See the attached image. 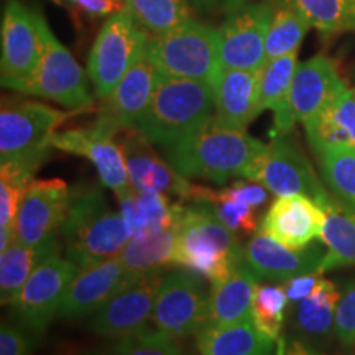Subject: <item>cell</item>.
<instances>
[{"label":"cell","mask_w":355,"mask_h":355,"mask_svg":"<svg viewBox=\"0 0 355 355\" xmlns=\"http://www.w3.org/2000/svg\"><path fill=\"white\" fill-rule=\"evenodd\" d=\"M350 3H352V6H354V8H355V0H350Z\"/></svg>","instance_id":"cell-47"},{"label":"cell","mask_w":355,"mask_h":355,"mask_svg":"<svg viewBox=\"0 0 355 355\" xmlns=\"http://www.w3.org/2000/svg\"><path fill=\"white\" fill-rule=\"evenodd\" d=\"M122 133L119 141L125 155L128 181L133 191L162 193L184 202H214V191L189 183L188 178L180 175L165 157L153 148L155 145L135 128H128Z\"/></svg>","instance_id":"cell-11"},{"label":"cell","mask_w":355,"mask_h":355,"mask_svg":"<svg viewBox=\"0 0 355 355\" xmlns=\"http://www.w3.org/2000/svg\"><path fill=\"white\" fill-rule=\"evenodd\" d=\"M194 12L202 13V15H220L237 10L247 6L248 0H188Z\"/></svg>","instance_id":"cell-45"},{"label":"cell","mask_w":355,"mask_h":355,"mask_svg":"<svg viewBox=\"0 0 355 355\" xmlns=\"http://www.w3.org/2000/svg\"><path fill=\"white\" fill-rule=\"evenodd\" d=\"M201 355H273L275 340L257 329L252 318L229 324H209L196 336Z\"/></svg>","instance_id":"cell-25"},{"label":"cell","mask_w":355,"mask_h":355,"mask_svg":"<svg viewBox=\"0 0 355 355\" xmlns=\"http://www.w3.org/2000/svg\"><path fill=\"white\" fill-rule=\"evenodd\" d=\"M78 270L73 260L60 254L44 260L8 304L15 322L35 336L46 331Z\"/></svg>","instance_id":"cell-14"},{"label":"cell","mask_w":355,"mask_h":355,"mask_svg":"<svg viewBox=\"0 0 355 355\" xmlns=\"http://www.w3.org/2000/svg\"><path fill=\"white\" fill-rule=\"evenodd\" d=\"M212 206H214L217 217L234 232L243 230V232L250 234L255 232L259 227V217H257L259 209L241 201V199L220 198L216 194Z\"/></svg>","instance_id":"cell-39"},{"label":"cell","mask_w":355,"mask_h":355,"mask_svg":"<svg viewBox=\"0 0 355 355\" xmlns=\"http://www.w3.org/2000/svg\"><path fill=\"white\" fill-rule=\"evenodd\" d=\"M265 146L247 130L220 127L212 117L184 139L163 148L162 153L180 175L224 184L232 178L248 180Z\"/></svg>","instance_id":"cell-1"},{"label":"cell","mask_w":355,"mask_h":355,"mask_svg":"<svg viewBox=\"0 0 355 355\" xmlns=\"http://www.w3.org/2000/svg\"><path fill=\"white\" fill-rule=\"evenodd\" d=\"M127 12L150 37L168 33L194 19L188 0H123Z\"/></svg>","instance_id":"cell-33"},{"label":"cell","mask_w":355,"mask_h":355,"mask_svg":"<svg viewBox=\"0 0 355 355\" xmlns=\"http://www.w3.org/2000/svg\"><path fill=\"white\" fill-rule=\"evenodd\" d=\"M340 291L329 279L319 278L309 296L296 303L293 326L304 339L326 343L336 332V311Z\"/></svg>","instance_id":"cell-28"},{"label":"cell","mask_w":355,"mask_h":355,"mask_svg":"<svg viewBox=\"0 0 355 355\" xmlns=\"http://www.w3.org/2000/svg\"><path fill=\"white\" fill-rule=\"evenodd\" d=\"M243 261V245L212 204L184 202L178 227L175 265L196 272L211 285L224 282Z\"/></svg>","instance_id":"cell-3"},{"label":"cell","mask_w":355,"mask_h":355,"mask_svg":"<svg viewBox=\"0 0 355 355\" xmlns=\"http://www.w3.org/2000/svg\"><path fill=\"white\" fill-rule=\"evenodd\" d=\"M290 304L282 285H257L252 300L250 318L261 334L272 340H278L286 319V308Z\"/></svg>","instance_id":"cell-37"},{"label":"cell","mask_w":355,"mask_h":355,"mask_svg":"<svg viewBox=\"0 0 355 355\" xmlns=\"http://www.w3.org/2000/svg\"><path fill=\"white\" fill-rule=\"evenodd\" d=\"M322 180L337 201L355 211V152L327 150L318 155Z\"/></svg>","instance_id":"cell-35"},{"label":"cell","mask_w":355,"mask_h":355,"mask_svg":"<svg viewBox=\"0 0 355 355\" xmlns=\"http://www.w3.org/2000/svg\"><path fill=\"white\" fill-rule=\"evenodd\" d=\"M117 199L133 235L178 225L184 209V201H173L166 194L141 193L132 188Z\"/></svg>","instance_id":"cell-30"},{"label":"cell","mask_w":355,"mask_h":355,"mask_svg":"<svg viewBox=\"0 0 355 355\" xmlns=\"http://www.w3.org/2000/svg\"><path fill=\"white\" fill-rule=\"evenodd\" d=\"M146 55L163 76L214 84L220 71L219 33L214 26L191 19L171 32L150 37Z\"/></svg>","instance_id":"cell-5"},{"label":"cell","mask_w":355,"mask_h":355,"mask_svg":"<svg viewBox=\"0 0 355 355\" xmlns=\"http://www.w3.org/2000/svg\"><path fill=\"white\" fill-rule=\"evenodd\" d=\"M178 227L180 224L132 235L125 248L119 254L128 277L166 272L175 265Z\"/></svg>","instance_id":"cell-26"},{"label":"cell","mask_w":355,"mask_h":355,"mask_svg":"<svg viewBox=\"0 0 355 355\" xmlns=\"http://www.w3.org/2000/svg\"><path fill=\"white\" fill-rule=\"evenodd\" d=\"M60 248L58 235H53L37 245H26V243L13 241L6 250L0 252V301L2 304H10L35 270L44 260L60 254Z\"/></svg>","instance_id":"cell-27"},{"label":"cell","mask_w":355,"mask_h":355,"mask_svg":"<svg viewBox=\"0 0 355 355\" xmlns=\"http://www.w3.org/2000/svg\"><path fill=\"white\" fill-rule=\"evenodd\" d=\"M270 144L257 158L248 181L263 184L275 196L303 194L318 204L329 194L309 159L290 133L270 137Z\"/></svg>","instance_id":"cell-13"},{"label":"cell","mask_w":355,"mask_h":355,"mask_svg":"<svg viewBox=\"0 0 355 355\" xmlns=\"http://www.w3.org/2000/svg\"><path fill=\"white\" fill-rule=\"evenodd\" d=\"M324 257L326 248L319 243H311L301 250H290L261 230L243 245V260L257 278L279 283L300 275H322Z\"/></svg>","instance_id":"cell-20"},{"label":"cell","mask_w":355,"mask_h":355,"mask_svg":"<svg viewBox=\"0 0 355 355\" xmlns=\"http://www.w3.org/2000/svg\"><path fill=\"white\" fill-rule=\"evenodd\" d=\"M303 125L316 155L327 150L355 152V87H345Z\"/></svg>","instance_id":"cell-24"},{"label":"cell","mask_w":355,"mask_h":355,"mask_svg":"<svg viewBox=\"0 0 355 355\" xmlns=\"http://www.w3.org/2000/svg\"><path fill=\"white\" fill-rule=\"evenodd\" d=\"M326 214L303 194L277 196L261 220L260 230L290 250H301L321 239Z\"/></svg>","instance_id":"cell-19"},{"label":"cell","mask_w":355,"mask_h":355,"mask_svg":"<svg viewBox=\"0 0 355 355\" xmlns=\"http://www.w3.org/2000/svg\"><path fill=\"white\" fill-rule=\"evenodd\" d=\"M38 10L20 0H7L0 28V78L2 86L25 94L42 58V30Z\"/></svg>","instance_id":"cell-10"},{"label":"cell","mask_w":355,"mask_h":355,"mask_svg":"<svg viewBox=\"0 0 355 355\" xmlns=\"http://www.w3.org/2000/svg\"><path fill=\"white\" fill-rule=\"evenodd\" d=\"M273 7L266 2L247 3L230 12L219 33V64L224 69L259 71L266 63V32Z\"/></svg>","instance_id":"cell-17"},{"label":"cell","mask_w":355,"mask_h":355,"mask_svg":"<svg viewBox=\"0 0 355 355\" xmlns=\"http://www.w3.org/2000/svg\"><path fill=\"white\" fill-rule=\"evenodd\" d=\"M298 68V51L266 60L260 69L259 114L273 110L285 99Z\"/></svg>","instance_id":"cell-36"},{"label":"cell","mask_w":355,"mask_h":355,"mask_svg":"<svg viewBox=\"0 0 355 355\" xmlns=\"http://www.w3.org/2000/svg\"><path fill=\"white\" fill-rule=\"evenodd\" d=\"M158 79L159 71L145 50L105 99L101 115L109 119L121 132L133 128L148 107Z\"/></svg>","instance_id":"cell-23"},{"label":"cell","mask_w":355,"mask_h":355,"mask_svg":"<svg viewBox=\"0 0 355 355\" xmlns=\"http://www.w3.org/2000/svg\"><path fill=\"white\" fill-rule=\"evenodd\" d=\"M270 7L300 12L322 35L355 30V8L350 0H263Z\"/></svg>","instance_id":"cell-32"},{"label":"cell","mask_w":355,"mask_h":355,"mask_svg":"<svg viewBox=\"0 0 355 355\" xmlns=\"http://www.w3.org/2000/svg\"><path fill=\"white\" fill-rule=\"evenodd\" d=\"M60 234L66 257L79 268L119 257L133 235L122 212L110 207L101 186L89 181L71 189Z\"/></svg>","instance_id":"cell-2"},{"label":"cell","mask_w":355,"mask_h":355,"mask_svg":"<svg viewBox=\"0 0 355 355\" xmlns=\"http://www.w3.org/2000/svg\"><path fill=\"white\" fill-rule=\"evenodd\" d=\"M347 87L337 73L331 58L318 55L298 63L291 87L273 109V128L270 137L290 133L298 122L304 123L324 105Z\"/></svg>","instance_id":"cell-12"},{"label":"cell","mask_w":355,"mask_h":355,"mask_svg":"<svg viewBox=\"0 0 355 355\" xmlns=\"http://www.w3.org/2000/svg\"><path fill=\"white\" fill-rule=\"evenodd\" d=\"M257 275L242 261L224 282L211 285V324H229L250 318Z\"/></svg>","instance_id":"cell-31"},{"label":"cell","mask_w":355,"mask_h":355,"mask_svg":"<svg viewBox=\"0 0 355 355\" xmlns=\"http://www.w3.org/2000/svg\"><path fill=\"white\" fill-rule=\"evenodd\" d=\"M309 28L313 26L300 12L288 7L273 8L265 42L266 58L272 60L298 51Z\"/></svg>","instance_id":"cell-34"},{"label":"cell","mask_w":355,"mask_h":355,"mask_svg":"<svg viewBox=\"0 0 355 355\" xmlns=\"http://www.w3.org/2000/svg\"><path fill=\"white\" fill-rule=\"evenodd\" d=\"M32 332L20 324L2 322L0 327V355H30L33 347Z\"/></svg>","instance_id":"cell-41"},{"label":"cell","mask_w":355,"mask_h":355,"mask_svg":"<svg viewBox=\"0 0 355 355\" xmlns=\"http://www.w3.org/2000/svg\"><path fill=\"white\" fill-rule=\"evenodd\" d=\"M204 277L181 268L166 272L153 309L155 329L173 339L198 336L212 321L211 290Z\"/></svg>","instance_id":"cell-8"},{"label":"cell","mask_w":355,"mask_h":355,"mask_svg":"<svg viewBox=\"0 0 355 355\" xmlns=\"http://www.w3.org/2000/svg\"><path fill=\"white\" fill-rule=\"evenodd\" d=\"M275 355H324V354H321L316 349H313L311 345L304 344L303 340L279 337L278 345H277V354Z\"/></svg>","instance_id":"cell-46"},{"label":"cell","mask_w":355,"mask_h":355,"mask_svg":"<svg viewBox=\"0 0 355 355\" xmlns=\"http://www.w3.org/2000/svg\"><path fill=\"white\" fill-rule=\"evenodd\" d=\"M166 272L130 277L107 303L89 319V329L107 339L135 334L146 329L153 316L155 300Z\"/></svg>","instance_id":"cell-16"},{"label":"cell","mask_w":355,"mask_h":355,"mask_svg":"<svg viewBox=\"0 0 355 355\" xmlns=\"http://www.w3.org/2000/svg\"><path fill=\"white\" fill-rule=\"evenodd\" d=\"M175 340L165 332L146 327L135 334L114 339L112 344L87 355H183Z\"/></svg>","instance_id":"cell-38"},{"label":"cell","mask_w":355,"mask_h":355,"mask_svg":"<svg viewBox=\"0 0 355 355\" xmlns=\"http://www.w3.org/2000/svg\"><path fill=\"white\" fill-rule=\"evenodd\" d=\"M121 133L109 119L99 115L91 127L71 128L53 135V148L87 158L96 168L102 184L117 198L130 191L125 155L121 141L115 137Z\"/></svg>","instance_id":"cell-15"},{"label":"cell","mask_w":355,"mask_h":355,"mask_svg":"<svg viewBox=\"0 0 355 355\" xmlns=\"http://www.w3.org/2000/svg\"><path fill=\"white\" fill-rule=\"evenodd\" d=\"M128 278L130 277L119 257L83 266L66 288L56 318L81 319L92 316Z\"/></svg>","instance_id":"cell-21"},{"label":"cell","mask_w":355,"mask_h":355,"mask_svg":"<svg viewBox=\"0 0 355 355\" xmlns=\"http://www.w3.org/2000/svg\"><path fill=\"white\" fill-rule=\"evenodd\" d=\"M336 336L344 347L355 345V277L340 291L336 311Z\"/></svg>","instance_id":"cell-40"},{"label":"cell","mask_w":355,"mask_h":355,"mask_svg":"<svg viewBox=\"0 0 355 355\" xmlns=\"http://www.w3.org/2000/svg\"><path fill=\"white\" fill-rule=\"evenodd\" d=\"M217 196L220 198H232V199H241V201L250 204L255 209H259L260 206H263L268 199V191L263 184L255 183V181H235L232 186L227 188H222L217 191Z\"/></svg>","instance_id":"cell-43"},{"label":"cell","mask_w":355,"mask_h":355,"mask_svg":"<svg viewBox=\"0 0 355 355\" xmlns=\"http://www.w3.org/2000/svg\"><path fill=\"white\" fill-rule=\"evenodd\" d=\"M71 10L83 13L89 19H104L125 8L123 0H56Z\"/></svg>","instance_id":"cell-42"},{"label":"cell","mask_w":355,"mask_h":355,"mask_svg":"<svg viewBox=\"0 0 355 355\" xmlns=\"http://www.w3.org/2000/svg\"><path fill=\"white\" fill-rule=\"evenodd\" d=\"M214 117L212 84L159 74L153 97L135 130L150 144L166 148Z\"/></svg>","instance_id":"cell-4"},{"label":"cell","mask_w":355,"mask_h":355,"mask_svg":"<svg viewBox=\"0 0 355 355\" xmlns=\"http://www.w3.org/2000/svg\"><path fill=\"white\" fill-rule=\"evenodd\" d=\"M319 278H321V275L316 273L300 275V277H293L290 279H286V282H283L282 286L283 290H285L290 303L296 304L298 301L304 300L306 296L311 295V291L314 290Z\"/></svg>","instance_id":"cell-44"},{"label":"cell","mask_w":355,"mask_h":355,"mask_svg":"<svg viewBox=\"0 0 355 355\" xmlns=\"http://www.w3.org/2000/svg\"><path fill=\"white\" fill-rule=\"evenodd\" d=\"M259 71L220 68L214 84V121L220 127L247 130L259 117Z\"/></svg>","instance_id":"cell-22"},{"label":"cell","mask_w":355,"mask_h":355,"mask_svg":"<svg viewBox=\"0 0 355 355\" xmlns=\"http://www.w3.org/2000/svg\"><path fill=\"white\" fill-rule=\"evenodd\" d=\"M71 189L60 178L33 180L26 186L17 214V239L26 245H37L58 235L68 214Z\"/></svg>","instance_id":"cell-18"},{"label":"cell","mask_w":355,"mask_h":355,"mask_svg":"<svg viewBox=\"0 0 355 355\" xmlns=\"http://www.w3.org/2000/svg\"><path fill=\"white\" fill-rule=\"evenodd\" d=\"M319 206L326 214L321 234L326 257L322 260L321 273L340 266L355 265V211L337 201L331 191L319 202Z\"/></svg>","instance_id":"cell-29"},{"label":"cell","mask_w":355,"mask_h":355,"mask_svg":"<svg viewBox=\"0 0 355 355\" xmlns=\"http://www.w3.org/2000/svg\"><path fill=\"white\" fill-rule=\"evenodd\" d=\"M40 30L43 42L42 58L25 94L53 101L74 112L91 109L94 99L84 69L55 37L43 15H40Z\"/></svg>","instance_id":"cell-9"},{"label":"cell","mask_w":355,"mask_h":355,"mask_svg":"<svg viewBox=\"0 0 355 355\" xmlns=\"http://www.w3.org/2000/svg\"><path fill=\"white\" fill-rule=\"evenodd\" d=\"M71 112L33 101L3 102L0 110V163L42 166L50 157L53 135Z\"/></svg>","instance_id":"cell-6"},{"label":"cell","mask_w":355,"mask_h":355,"mask_svg":"<svg viewBox=\"0 0 355 355\" xmlns=\"http://www.w3.org/2000/svg\"><path fill=\"white\" fill-rule=\"evenodd\" d=\"M150 35L141 30L127 8L107 17L97 33L87 60V76L99 99L105 101L144 55Z\"/></svg>","instance_id":"cell-7"}]
</instances>
